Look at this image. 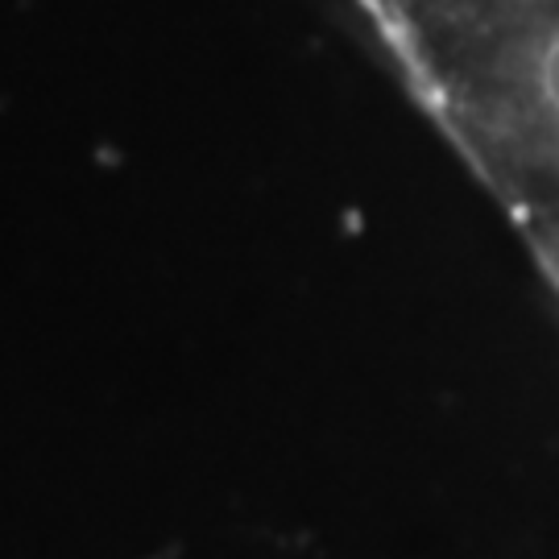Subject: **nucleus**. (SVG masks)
<instances>
[{
  "instance_id": "f257e3e1",
  "label": "nucleus",
  "mask_w": 559,
  "mask_h": 559,
  "mask_svg": "<svg viewBox=\"0 0 559 559\" xmlns=\"http://www.w3.org/2000/svg\"><path fill=\"white\" fill-rule=\"evenodd\" d=\"M559 290V0H353Z\"/></svg>"
}]
</instances>
